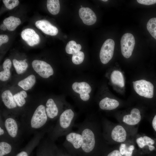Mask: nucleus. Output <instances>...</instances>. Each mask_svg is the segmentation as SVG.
<instances>
[{"instance_id":"nucleus-1","label":"nucleus","mask_w":156,"mask_h":156,"mask_svg":"<svg viewBox=\"0 0 156 156\" xmlns=\"http://www.w3.org/2000/svg\"><path fill=\"white\" fill-rule=\"evenodd\" d=\"M82 138V151L88 154L108 144L103 136L101 120L94 115L87 116L81 123L75 125Z\"/></svg>"},{"instance_id":"nucleus-2","label":"nucleus","mask_w":156,"mask_h":156,"mask_svg":"<svg viewBox=\"0 0 156 156\" xmlns=\"http://www.w3.org/2000/svg\"><path fill=\"white\" fill-rule=\"evenodd\" d=\"M103 136L108 144H120L134 137L136 131L120 123H114L108 119H101Z\"/></svg>"},{"instance_id":"nucleus-3","label":"nucleus","mask_w":156,"mask_h":156,"mask_svg":"<svg viewBox=\"0 0 156 156\" xmlns=\"http://www.w3.org/2000/svg\"><path fill=\"white\" fill-rule=\"evenodd\" d=\"M77 116V114L71 107L63 110L57 119L55 125L51 127L49 138L55 142L59 138L65 136L72 131Z\"/></svg>"},{"instance_id":"nucleus-4","label":"nucleus","mask_w":156,"mask_h":156,"mask_svg":"<svg viewBox=\"0 0 156 156\" xmlns=\"http://www.w3.org/2000/svg\"><path fill=\"white\" fill-rule=\"evenodd\" d=\"M16 117L15 116H5L3 118L1 117L9 136L14 142L19 143L24 131L20 120Z\"/></svg>"},{"instance_id":"nucleus-5","label":"nucleus","mask_w":156,"mask_h":156,"mask_svg":"<svg viewBox=\"0 0 156 156\" xmlns=\"http://www.w3.org/2000/svg\"><path fill=\"white\" fill-rule=\"evenodd\" d=\"M49 130L48 129L45 128L34 133L32 139L15 156H30L35 148L39 145L45 134Z\"/></svg>"},{"instance_id":"nucleus-6","label":"nucleus","mask_w":156,"mask_h":156,"mask_svg":"<svg viewBox=\"0 0 156 156\" xmlns=\"http://www.w3.org/2000/svg\"><path fill=\"white\" fill-rule=\"evenodd\" d=\"M133 83L134 90L140 96L148 99L153 98L154 87L151 82L141 79L133 81Z\"/></svg>"},{"instance_id":"nucleus-7","label":"nucleus","mask_w":156,"mask_h":156,"mask_svg":"<svg viewBox=\"0 0 156 156\" xmlns=\"http://www.w3.org/2000/svg\"><path fill=\"white\" fill-rule=\"evenodd\" d=\"M72 88L75 93L79 94V102L82 106L85 107L90 99L89 94L91 92L92 88L90 84L86 82H76L72 84Z\"/></svg>"},{"instance_id":"nucleus-8","label":"nucleus","mask_w":156,"mask_h":156,"mask_svg":"<svg viewBox=\"0 0 156 156\" xmlns=\"http://www.w3.org/2000/svg\"><path fill=\"white\" fill-rule=\"evenodd\" d=\"M142 116L140 110L137 108L132 109L130 113L123 116L120 119L117 120L120 123L133 130L135 127L138 125L142 120Z\"/></svg>"},{"instance_id":"nucleus-9","label":"nucleus","mask_w":156,"mask_h":156,"mask_svg":"<svg viewBox=\"0 0 156 156\" xmlns=\"http://www.w3.org/2000/svg\"><path fill=\"white\" fill-rule=\"evenodd\" d=\"M63 146L68 149L79 150H81L82 138L81 135L77 131L70 132L65 136Z\"/></svg>"},{"instance_id":"nucleus-10","label":"nucleus","mask_w":156,"mask_h":156,"mask_svg":"<svg viewBox=\"0 0 156 156\" xmlns=\"http://www.w3.org/2000/svg\"><path fill=\"white\" fill-rule=\"evenodd\" d=\"M135 44L133 36L130 33L124 34L120 41L121 51L122 55L128 58L131 55Z\"/></svg>"},{"instance_id":"nucleus-11","label":"nucleus","mask_w":156,"mask_h":156,"mask_svg":"<svg viewBox=\"0 0 156 156\" xmlns=\"http://www.w3.org/2000/svg\"><path fill=\"white\" fill-rule=\"evenodd\" d=\"M135 144L140 148H146L150 151L156 149V138L145 134H136L134 137Z\"/></svg>"},{"instance_id":"nucleus-12","label":"nucleus","mask_w":156,"mask_h":156,"mask_svg":"<svg viewBox=\"0 0 156 156\" xmlns=\"http://www.w3.org/2000/svg\"><path fill=\"white\" fill-rule=\"evenodd\" d=\"M115 42L111 39L106 40L103 43L100 51L99 57L101 62L107 63L112 59L114 54Z\"/></svg>"},{"instance_id":"nucleus-13","label":"nucleus","mask_w":156,"mask_h":156,"mask_svg":"<svg viewBox=\"0 0 156 156\" xmlns=\"http://www.w3.org/2000/svg\"><path fill=\"white\" fill-rule=\"evenodd\" d=\"M32 65L34 70L43 78H48L53 74L51 66L44 61L35 60L32 62Z\"/></svg>"},{"instance_id":"nucleus-14","label":"nucleus","mask_w":156,"mask_h":156,"mask_svg":"<svg viewBox=\"0 0 156 156\" xmlns=\"http://www.w3.org/2000/svg\"><path fill=\"white\" fill-rule=\"evenodd\" d=\"M60 105L52 98L48 99L45 103V110L49 121L57 120L63 111H61Z\"/></svg>"},{"instance_id":"nucleus-15","label":"nucleus","mask_w":156,"mask_h":156,"mask_svg":"<svg viewBox=\"0 0 156 156\" xmlns=\"http://www.w3.org/2000/svg\"><path fill=\"white\" fill-rule=\"evenodd\" d=\"M19 144L0 139V156H15L18 153Z\"/></svg>"},{"instance_id":"nucleus-16","label":"nucleus","mask_w":156,"mask_h":156,"mask_svg":"<svg viewBox=\"0 0 156 156\" xmlns=\"http://www.w3.org/2000/svg\"><path fill=\"white\" fill-rule=\"evenodd\" d=\"M58 150L55 142L48 138L39 145L37 151L41 156H57Z\"/></svg>"},{"instance_id":"nucleus-17","label":"nucleus","mask_w":156,"mask_h":156,"mask_svg":"<svg viewBox=\"0 0 156 156\" xmlns=\"http://www.w3.org/2000/svg\"><path fill=\"white\" fill-rule=\"evenodd\" d=\"M79 13L80 18L86 25H92L96 21V17L95 13L89 8H80Z\"/></svg>"},{"instance_id":"nucleus-18","label":"nucleus","mask_w":156,"mask_h":156,"mask_svg":"<svg viewBox=\"0 0 156 156\" xmlns=\"http://www.w3.org/2000/svg\"><path fill=\"white\" fill-rule=\"evenodd\" d=\"M21 36L30 46L38 44L40 40L39 36L32 29L27 28L23 30Z\"/></svg>"},{"instance_id":"nucleus-19","label":"nucleus","mask_w":156,"mask_h":156,"mask_svg":"<svg viewBox=\"0 0 156 156\" xmlns=\"http://www.w3.org/2000/svg\"><path fill=\"white\" fill-rule=\"evenodd\" d=\"M35 25L44 34L52 36L56 35L58 33L57 28L52 25L49 21L42 20L36 21Z\"/></svg>"},{"instance_id":"nucleus-20","label":"nucleus","mask_w":156,"mask_h":156,"mask_svg":"<svg viewBox=\"0 0 156 156\" xmlns=\"http://www.w3.org/2000/svg\"><path fill=\"white\" fill-rule=\"evenodd\" d=\"M98 104L99 108L101 110L110 111L118 108L120 103L116 99L106 97L100 100Z\"/></svg>"},{"instance_id":"nucleus-21","label":"nucleus","mask_w":156,"mask_h":156,"mask_svg":"<svg viewBox=\"0 0 156 156\" xmlns=\"http://www.w3.org/2000/svg\"><path fill=\"white\" fill-rule=\"evenodd\" d=\"M2 101L5 106L8 109L12 110L17 108V105L14 100L13 96L9 90H6L1 96Z\"/></svg>"},{"instance_id":"nucleus-22","label":"nucleus","mask_w":156,"mask_h":156,"mask_svg":"<svg viewBox=\"0 0 156 156\" xmlns=\"http://www.w3.org/2000/svg\"><path fill=\"white\" fill-rule=\"evenodd\" d=\"M111 80L112 83L121 87L125 86V79L122 73L118 70L112 72L110 76Z\"/></svg>"},{"instance_id":"nucleus-23","label":"nucleus","mask_w":156,"mask_h":156,"mask_svg":"<svg viewBox=\"0 0 156 156\" xmlns=\"http://www.w3.org/2000/svg\"><path fill=\"white\" fill-rule=\"evenodd\" d=\"M3 23L8 30L12 31L20 24L21 21L19 18L11 16L5 18Z\"/></svg>"},{"instance_id":"nucleus-24","label":"nucleus","mask_w":156,"mask_h":156,"mask_svg":"<svg viewBox=\"0 0 156 156\" xmlns=\"http://www.w3.org/2000/svg\"><path fill=\"white\" fill-rule=\"evenodd\" d=\"M12 65L10 60L7 59L4 62L3 64V70L0 72V79L2 81L8 80L10 78L11 74L10 71Z\"/></svg>"},{"instance_id":"nucleus-25","label":"nucleus","mask_w":156,"mask_h":156,"mask_svg":"<svg viewBox=\"0 0 156 156\" xmlns=\"http://www.w3.org/2000/svg\"><path fill=\"white\" fill-rule=\"evenodd\" d=\"M36 82V78L34 75H31L19 81L18 85L23 90H27L31 89Z\"/></svg>"},{"instance_id":"nucleus-26","label":"nucleus","mask_w":156,"mask_h":156,"mask_svg":"<svg viewBox=\"0 0 156 156\" xmlns=\"http://www.w3.org/2000/svg\"><path fill=\"white\" fill-rule=\"evenodd\" d=\"M27 97V93L24 90L18 92L13 95V97L17 107L21 108L25 106L26 103V101L25 99Z\"/></svg>"},{"instance_id":"nucleus-27","label":"nucleus","mask_w":156,"mask_h":156,"mask_svg":"<svg viewBox=\"0 0 156 156\" xmlns=\"http://www.w3.org/2000/svg\"><path fill=\"white\" fill-rule=\"evenodd\" d=\"M47 7L49 12L54 15L57 14L59 12L60 6L58 0H48Z\"/></svg>"},{"instance_id":"nucleus-28","label":"nucleus","mask_w":156,"mask_h":156,"mask_svg":"<svg viewBox=\"0 0 156 156\" xmlns=\"http://www.w3.org/2000/svg\"><path fill=\"white\" fill-rule=\"evenodd\" d=\"M26 59L23 60L18 61L14 59L13 63L16 73L20 74L24 73L27 70L28 67L27 63L26 62Z\"/></svg>"},{"instance_id":"nucleus-29","label":"nucleus","mask_w":156,"mask_h":156,"mask_svg":"<svg viewBox=\"0 0 156 156\" xmlns=\"http://www.w3.org/2000/svg\"><path fill=\"white\" fill-rule=\"evenodd\" d=\"M81 48L80 44H77L74 40L69 41L67 44L66 48V51L69 54H73L74 53L80 51Z\"/></svg>"},{"instance_id":"nucleus-30","label":"nucleus","mask_w":156,"mask_h":156,"mask_svg":"<svg viewBox=\"0 0 156 156\" xmlns=\"http://www.w3.org/2000/svg\"><path fill=\"white\" fill-rule=\"evenodd\" d=\"M146 27L150 34L156 40V18L149 19L147 23Z\"/></svg>"},{"instance_id":"nucleus-31","label":"nucleus","mask_w":156,"mask_h":156,"mask_svg":"<svg viewBox=\"0 0 156 156\" xmlns=\"http://www.w3.org/2000/svg\"><path fill=\"white\" fill-rule=\"evenodd\" d=\"M72 55V60L73 64L78 65L83 62L85 57L83 52L80 51H77L73 53Z\"/></svg>"},{"instance_id":"nucleus-32","label":"nucleus","mask_w":156,"mask_h":156,"mask_svg":"<svg viewBox=\"0 0 156 156\" xmlns=\"http://www.w3.org/2000/svg\"><path fill=\"white\" fill-rule=\"evenodd\" d=\"M0 139L8 140L14 142L9 136L5 129L3 120L1 117L0 119Z\"/></svg>"},{"instance_id":"nucleus-33","label":"nucleus","mask_w":156,"mask_h":156,"mask_svg":"<svg viewBox=\"0 0 156 156\" xmlns=\"http://www.w3.org/2000/svg\"><path fill=\"white\" fill-rule=\"evenodd\" d=\"M3 1L6 7L9 10L12 9L19 3L18 0H3Z\"/></svg>"},{"instance_id":"nucleus-34","label":"nucleus","mask_w":156,"mask_h":156,"mask_svg":"<svg viewBox=\"0 0 156 156\" xmlns=\"http://www.w3.org/2000/svg\"><path fill=\"white\" fill-rule=\"evenodd\" d=\"M149 120L156 138V112L153 115Z\"/></svg>"},{"instance_id":"nucleus-35","label":"nucleus","mask_w":156,"mask_h":156,"mask_svg":"<svg viewBox=\"0 0 156 156\" xmlns=\"http://www.w3.org/2000/svg\"><path fill=\"white\" fill-rule=\"evenodd\" d=\"M137 1L140 4L146 5H150L156 3V0H137Z\"/></svg>"},{"instance_id":"nucleus-36","label":"nucleus","mask_w":156,"mask_h":156,"mask_svg":"<svg viewBox=\"0 0 156 156\" xmlns=\"http://www.w3.org/2000/svg\"><path fill=\"white\" fill-rule=\"evenodd\" d=\"M9 40L8 36L6 35H0V46L3 44H4L8 42Z\"/></svg>"},{"instance_id":"nucleus-37","label":"nucleus","mask_w":156,"mask_h":156,"mask_svg":"<svg viewBox=\"0 0 156 156\" xmlns=\"http://www.w3.org/2000/svg\"><path fill=\"white\" fill-rule=\"evenodd\" d=\"M107 156H123L120 153L119 150L115 149L109 153Z\"/></svg>"},{"instance_id":"nucleus-38","label":"nucleus","mask_w":156,"mask_h":156,"mask_svg":"<svg viewBox=\"0 0 156 156\" xmlns=\"http://www.w3.org/2000/svg\"><path fill=\"white\" fill-rule=\"evenodd\" d=\"M0 28L3 31H5L7 29L6 26L3 23L0 25Z\"/></svg>"},{"instance_id":"nucleus-39","label":"nucleus","mask_w":156,"mask_h":156,"mask_svg":"<svg viewBox=\"0 0 156 156\" xmlns=\"http://www.w3.org/2000/svg\"><path fill=\"white\" fill-rule=\"evenodd\" d=\"M57 156H67L66 155L62 154L60 153L59 152V150H58Z\"/></svg>"},{"instance_id":"nucleus-40","label":"nucleus","mask_w":156,"mask_h":156,"mask_svg":"<svg viewBox=\"0 0 156 156\" xmlns=\"http://www.w3.org/2000/svg\"><path fill=\"white\" fill-rule=\"evenodd\" d=\"M36 156H41L39 152L37 151Z\"/></svg>"},{"instance_id":"nucleus-41","label":"nucleus","mask_w":156,"mask_h":156,"mask_svg":"<svg viewBox=\"0 0 156 156\" xmlns=\"http://www.w3.org/2000/svg\"><path fill=\"white\" fill-rule=\"evenodd\" d=\"M102 1H108L107 0H102Z\"/></svg>"},{"instance_id":"nucleus-42","label":"nucleus","mask_w":156,"mask_h":156,"mask_svg":"<svg viewBox=\"0 0 156 156\" xmlns=\"http://www.w3.org/2000/svg\"><path fill=\"white\" fill-rule=\"evenodd\" d=\"M81 8L83 7L82 5H81Z\"/></svg>"}]
</instances>
